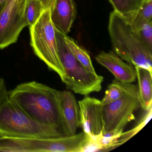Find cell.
I'll return each mask as SVG.
<instances>
[{
    "label": "cell",
    "instance_id": "6da1fadb",
    "mask_svg": "<svg viewBox=\"0 0 152 152\" xmlns=\"http://www.w3.org/2000/svg\"><path fill=\"white\" fill-rule=\"evenodd\" d=\"M8 97L33 120L69 136L62 115L60 91L35 81L18 84Z\"/></svg>",
    "mask_w": 152,
    "mask_h": 152
},
{
    "label": "cell",
    "instance_id": "7a4b0ae2",
    "mask_svg": "<svg viewBox=\"0 0 152 152\" xmlns=\"http://www.w3.org/2000/svg\"><path fill=\"white\" fill-rule=\"evenodd\" d=\"M108 31L115 53L129 64L152 74V52L141 42L129 23L114 11L110 14Z\"/></svg>",
    "mask_w": 152,
    "mask_h": 152
},
{
    "label": "cell",
    "instance_id": "3957f363",
    "mask_svg": "<svg viewBox=\"0 0 152 152\" xmlns=\"http://www.w3.org/2000/svg\"><path fill=\"white\" fill-rule=\"evenodd\" d=\"M0 137L30 138L62 137L52 128L31 118L7 96L0 104Z\"/></svg>",
    "mask_w": 152,
    "mask_h": 152
},
{
    "label": "cell",
    "instance_id": "277c9868",
    "mask_svg": "<svg viewBox=\"0 0 152 152\" xmlns=\"http://www.w3.org/2000/svg\"><path fill=\"white\" fill-rule=\"evenodd\" d=\"M58 56L64 72L62 81L75 93L87 96L102 89L104 77L88 71L73 55L64 34L55 29Z\"/></svg>",
    "mask_w": 152,
    "mask_h": 152
},
{
    "label": "cell",
    "instance_id": "5b68a950",
    "mask_svg": "<svg viewBox=\"0 0 152 152\" xmlns=\"http://www.w3.org/2000/svg\"><path fill=\"white\" fill-rule=\"evenodd\" d=\"M31 45L35 55L61 79L64 72L58 56L55 28L50 18V8L45 9L36 22L30 26Z\"/></svg>",
    "mask_w": 152,
    "mask_h": 152
},
{
    "label": "cell",
    "instance_id": "8992f818",
    "mask_svg": "<svg viewBox=\"0 0 152 152\" xmlns=\"http://www.w3.org/2000/svg\"><path fill=\"white\" fill-rule=\"evenodd\" d=\"M77 147L74 136L51 138L0 137V152H74Z\"/></svg>",
    "mask_w": 152,
    "mask_h": 152
},
{
    "label": "cell",
    "instance_id": "52a82bcc",
    "mask_svg": "<svg viewBox=\"0 0 152 152\" xmlns=\"http://www.w3.org/2000/svg\"><path fill=\"white\" fill-rule=\"evenodd\" d=\"M140 107L138 86L119 99L104 105L103 133H122L126 125L135 120L134 113Z\"/></svg>",
    "mask_w": 152,
    "mask_h": 152
},
{
    "label": "cell",
    "instance_id": "ba28073f",
    "mask_svg": "<svg viewBox=\"0 0 152 152\" xmlns=\"http://www.w3.org/2000/svg\"><path fill=\"white\" fill-rule=\"evenodd\" d=\"M29 0H8L0 13V49L17 41L19 34L27 26L25 11Z\"/></svg>",
    "mask_w": 152,
    "mask_h": 152
},
{
    "label": "cell",
    "instance_id": "9c48e42d",
    "mask_svg": "<svg viewBox=\"0 0 152 152\" xmlns=\"http://www.w3.org/2000/svg\"><path fill=\"white\" fill-rule=\"evenodd\" d=\"M80 126L92 139L97 141L104 129L103 105L100 100L86 96L78 102Z\"/></svg>",
    "mask_w": 152,
    "mask_h": 152
},
{
    "label": "cell",
    "instance_id": "30bf717a",
    "mask_svg": "<svg viewBox=\"0 0 152 152\" xmlns=\"http://www.w3.org/2000/svg\"><path fill=\"white\" fill-rule=\"evenodd\" d=\"M97 62L110 71L116 80L125 83H131L136 80L137 74L132 65L124 62L113 51H102L95 57Z\"/></svg>",
    "mask_w": 152,
    "mask_h": 152
},
{
    "label": "cell",
    "instance_id": "8fae6325",
    "mask_svg": "<svg viewBox=\"0 0 152 152\" xmlns=\"http://www.w3.org/2000/svg\"><path fill=\"white\" fill-rule=\"evenodd\" d=\"M50 10V18L55 29L67 35L77 14L74 0H55Z\"/></svg>",
    "mask_w": 152,
    "mask_h": 152
},
{
    "label": "cell",
    "instance_id": "7c38bea8",
    "mask_svg": "<svg viewBox=\"0 0 152 152\" xmlns=\"http://www.w3.org/2000/svg\"><path fill=\"white\" fill-rule=\"evenodd\" d=\"M60 104L64 122L69 136L76 134L80 126V109L74 95L71 91H60Z\"/></svg>",
    "mask_w": 152,
    "mask_h": 152
},
{
    "label": "cell",
    "instance_id": "4fadbf2b",
    "mask_svg": "<svg viewBox=\"0 0 152 152\" xmlns=\"http://www.w3.org/2000/svg\"><path fill=\"white\" fill-rule=\"evenodd\" d=\"M138 82L139 99L143 110L147 111L152 107V74L147 69L135 66Z\"/></svg>",
    "mask_w": 152,
    "mask_h": 152
},
{
    "label": "cell",
    "instance_id": "5bb4252c",
    "mask_svg": "<svg viewBox=\"0 0 152 152\" xmlns=\"http://www.w3.org/2000/svg\"><path fill=\"white\" fill-rule=\"evenodd\" d=\"M137 87L131 83H125L115 79L107 87L101 102L104 105L121 98L127 92Z\"/></svg>",
    "mask_w": 152,
    "mask_h": 152
},
{
    "label": "cell",
    "instance_id": "9a60e30c",
    "mask_svg": "<svg viewBox=\"0 0 152 152\" xmlns=\"http://www.w3.org/2000/svg\"><path fill=\"white\" fill-rule=\"evenodd\" d=\"M114 11L129 21L141 7L144 0H108Z\"/></svg>",
    "mask_w": 152,
    "mask_h": 152
},
{
    "label": "cell",
    "instance_id": "2e32d148",
    "mask_svg": "<svg viewBox=\"0 0 152 152\" xmlns=\"http://www.w3.org/2000/svg\"><path fill=\"white\" fill-rule=\"evenodd\" d=\"M152 0H144L137 13L128 21L134 31L139 30L143 26L152 22Z\"/></svg>",
    "mask_w": 152,
    "mask_h": 152
},
{
    "label": "cell",
    "instance_id": "e0dca14e",
    "mask_svg": "<svg viewBox=\"0 0 152 152\" xmlns=\"http://www.w3.org/2000/svg\"><path fill=\"white\" fill-rule=\"evenodd\" d=\"M65 39L72 53L75 58L91 72L96 74L92 61L88 52L73 39L64 34Z\"/></svg>",
    "mask_w": 152,
    "mask_h": 152
},
{
    "label": "cell",
    "instance_id": "ac0fdd59",
    "mask_svg": "<svg viewBox=\"0 0 152 152\" xmlns=\"http://www.w3.org/2000/svg\"><path fill=\"white\" fill-rule=\"evenodd\" d=\"M45 9L41 0H29L25 11V18L27 26H32Z\"/></svg>",
    "mask_w": 152,
    "mask_h": 152
},
{
    "label": "cell",
    "instance_id": "d6986e66",
    "mask_svg": "<svg viewBox=\"0 0 152 152\" xmlns=\"http://www.w3.org/2000/svg\"><path fill=\"white\" fill-rule=\"evenodd\" d=\"M152 109L151 107L148 111H146L147 113L146 114L144 115V117L140 120L138 124L135 128L126 132H124V133L123 132L120 134L117 140L118 146L125 143L130 138L136 135L148 123L152 117Z\"/></svg>",
    "mask_w": 152,
    "mask_h": 152
},
{
    "label": "cell",
    "instance_id": "ffe728a7",
    "mask_svg": "<svg viewBox=\"0 0 152 152\" xmlns=\"http://www.w3.org/2000/svg\"><path fill=\"white\" fill-rule=\"evenodd\" d=\"M136 32L141 42L152 52V21L143 26Z\"/></svg>",
    "mask_w": 152,
    "mask_h": 152
},
{
    "label": "cell",
    "instance_id": "44dd1931",
    "mask_svg": "<svg viewBox=\"0 0 152 152\" xmlns=\"http://www.w3.org/2000/svg\"><path fill=\"white\" fill-rule=\"evenodd\" d=\"M8 91L5 80L0 77V104L7 96Z\"/></svg>",
    "mask_w": 152,
    "mask_h": 152
},
{
    "label": "cell",
    "instance_id": "7402d4cb",
    "mask_svg": "<svg viewBox=\"0 0 152 152\" xmlns=\"http://www.w3.org/2000/svg\"><path fill=\"white\" fill-rule=\"evenodd\" d=\"M41 1L42 2L44 8H50L54 3L55 0H41Z\"/></svg>",
    "mask_w": 152,
    "mask_h": 152
},
{
    "label": "cell",
    "instance_id": "603a6c76",
    "mask_svg": "<svg viewBox=\"0 0 152 152\" xmlns=\"http://www.w3.org/2000/svg\"><path fill=\"white\" fill-rule=\"evenodd\" d=\"M8 0H0V13L3 10Z\"/></svg>",
    "mask_w": 152,
    "mask_h": 152
}]
</instances>
